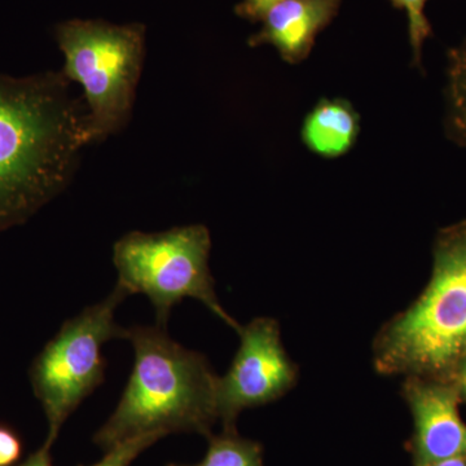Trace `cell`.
Segmentation results:
<instances>
[{"label":"cell","mask_w":466,"mask_h":466,"mask_svg":"<svg viewBox=\"0 0 466 466\" xmlns=\"http://www.w3.org/2000/svg\"><path fill=\"white\" fill-rule=\"evenodd\" d=\"M88 144L87 106L63 72L0 75V233L64 191Z\"/></svg>","instance_id":"1"},{"label":"cell","mask_w":466,"mask_h":466,"mask_svg":"<svg viewBox=\"0 0 466 466\" xmlns=\"http://www.w3.org/2000/svg\"><path fill=\"white\" fill-rule=\"evenodd\" d=\"M134 367L94 443L103 451L147 433H200L210 437L217 421L218 377L208 359L170 339L167 327L127 329Z\"/></svg>","instance_id":"2"},{"label":"cell","mask_w":466,"mask_h":466,"mask_svg":"<svg viewBox=\"0 0 466 466\" xmlns=\"http://www.w3.org/2000/svg\"><path fill=\"white\" fill-rule=\"evenodd\" d=\"M382 376H441L466 354V223L440 233L428 287L373 339Z\"/></svg>","instance_id":"3"},{"label":"cell","mask_w":466,"mask_h":466,"mask_svg":"<svg viewBox=\"0 0 466 466\" xmlns=\"http://www.w3.org/2000/svg\"><path fill=\"white\" fill-rule=\"evenodd\" d=\"M55 36L66 58L63 75L84 90L91 143L103 142L131 116L146 56V27L70 20L58 24Z\"/></svg>","instance_id":"4"},{"label":"cell","mask_w":466,"mask_h":466,"mask_svg":"<svg viewBox=\"0 0 466 466\" xmlns=\"http://www.w3.org/2000/svg\"><path fill=\"white\" fill-rule=\"evenodd\" d=\"M211 238L208 227H175L165 232L134 231L113 248L116 285L131 294L148 297L159 327H167L171 309L186 299L200 300L236 332L238 323L220 305L208 267Z\"/></svg>","instance_id":"5"},{"label":"cell","mask_w":466,"mask_h":466,"mask_svg":"<svg viewBox=\"0 0 466 466\" xmlns=\"http://www.w3.org/2000/svg\"><path fill=\"white\" fill-rule=\"evenodd\" d=\"M127 297L116 285L106 299L66 321L33 361L30 382L47 417V446L56 441L67 417L104 382V345L112 339H127V329L115 319L116 308Z\"/></svg>","instance_id":"6"},{"label":"cell","mask_w":466,"mask_h":466,"mask_svg":"<svg viewBox=\"0 0 466 466\" xmlns=\"http://www.w3.org/2000/svg\"><path fill=\"white\" fill-rule=\"evenodd\" d=\"M240 348L225 376L218 377V417L223 431H236L238 415L284 397L299 380V370L285 351L280 324L256 318L241 325Z\"/></svg>","instance_id":"7"},{"label":"cell","mask_w":466,"mask_h":466,"mask_svg":"<svg viewBox=\"0 0 466 466\" xmlns=\"http://www.w3.org/2000/svg\"><path fill=\"white\" fill-rule=\"evenodd\" d=\"M403 397L413 416V456L416 466H426L466 456V425L460 417V391L455 386L426 382L410 376Z\"/></svg>","instance_id":"8"},{"label":"cell","mask_w":466,"mask_h":466,"mask_svg":"<svg viewBox=\"0 0 466 466\" xmlns=\"http://www.w3.org/2000/svg\"><path fill=\"white\" fill-rule=\"evenodd\" d=\"M342 0H280L260 18L262 27L250 36L251 47L269 45L285 63H303L319 34L339 15Z\"/></svg>","instance_id":"9"},{"label":"cell","mask_w":466,"mask_h":466,"mask_svg":"<svg viewBox=\"0 0 466 466\" xmlns=\"http://www.w3.org/2000/svg\"><path fill=\"white\" fill-rule=\"evenodd\" d=\"M360 133V116L345 99H321L303 122L300 137L319 157H342L352 149Z\"/></svg>","instance_id":"10"},{"label":"cell","mask_w":466,"mask_h":466,"mask_svg":"<svg viewBox=\"0 0 466 466\" xmlns=\"http://www.w3.org/2000/svg\"><path fill=\"white\" fill-rule=\"evenodd\" d=\"M444 133L466 150V38L447 54Z\"/></svg>","instance_id":"11"},{"label":"cell","mask_w":466,"mask_h":466,"mask_svg":"<svg viewBox=\"0 0 466 466\" xmlns=\"http://www.w3.org/2000/svg\"><path fill=\"white\" fill-rule=\"evenodd\" d=\"M168 466H263V450L258 441L242 438L236 431H223L208 437L207 455L198 464Z\"/></svg>","instance_id":"12"},{"label":"cell","mask_w":466,"mask_h":466,"mask_svg":"<svg viewBox=\"0 0 466 466\" xmlns=\"http://www.w3.org/2000/svg\"><path fill=\"white\" fill-rule=\"evenodd\" d=\"M390 2L392 7L406 12L413 66L422 70V47L433 34V27L425 14L429 0H390Z\"/></svg>","instance_id":"13"},{"label":"cell","mask_w":466,"mask_h":466,"mask_svg":"<svg viewBox=\"0 0 466 466\" xmlns=\"http://www.w3.org/2000/svg\"><path fill=\"white\" fill-rule=\"evenodd\" d=\"M164 437V433H147L130 438L106 451L104 459L92 466H130L140 453Z\"/></svg>","instance_id":"14"},{"label":"cell","mask_w":466,"mask_h":466,"mask_svg":"<svg viewBox=\"0 0 466 466\" xmlns=\"http://www.w3.org/2000/svg\"><path fill=\"white\" fill-rule=\"evenodd\" d=\"M23 451L20 438L11 429L0 426V466H11L17 461Z\"/></svg>","instance_id":"15"},{"label":"cell","mask_w":466,"mask_h":466,"mask_svg":"<svg viewBox=\"0 0 466 466\" xmlns=\"http://www.w3.org/2000/svg\"><path fill=\"white\" fill-rule=\"evenodd\" d=\"M278 2L280 0H242L240 5H236V14L254 23V21H260L263 15Z\"/></svg>","instance_id":"16"},{"label":"cell","mask_w":466,"mask_h":466,"mask_svg":"<svg viewBox=\"0 0 466 466\" xmlns=\"http://www.w3.org/2000/svg\"><path fill=\"white\" fill-rule=\"evenodd\" d=\"M50 451V446L43 444L41 449L35 451V452L32 453V455H30L23 464L17 466H52Z\"/></svg>","instance_id":"17"},{"label":"cell","mask_w":466,"mask_h":466,"mask_svg":"<svg viewBox=\"0 0 466 466\" xmlns=\"http://www.w3.org/2000/svg\"><path fill=\"white\" fill-rule=\"evenodd\" d=\"M460 368L458 373V381H456V388L459 389L460 395L466 397V354L465 357L460 360Z\"/></svg>","instance_id":"18"},{"label":"cell","mask_w":466,"mask_h":466,"mask_svg":"<svg viewBox=\"0 0 466 466\" xmlns=\"http://www.w3.org/2000/svg\"><path fill=\"white\" fill-rule=\"evenodd\" d=\"M426 466H466V456H458V458L441 460V461L433 462V464Z\"/></svg>","instance_id":"19"}]
</instances>
